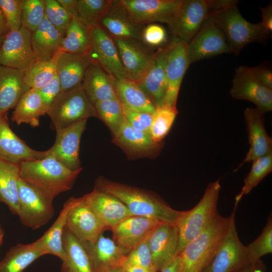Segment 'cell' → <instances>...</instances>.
Returning a JSON list of instances; mask_svg holds the SVG:
<instances>
[{
    "label": "cell",
    "mask_w": 272,
    "mask_h": 272,
    "mask_svg": "<svg viewBox=\"0 0 272 272\" xmlns=\"http://www.w3.org/2000/svg\"><path fill=\"white\" fill-rule=\"evenodd\" d=\"M94 187L118 198L134 216L176 223L181 212L171 208L156 193L103 176L96 179Z\"/></svg>",
    "instance_id": "6da1fadb"
},
{
    "label": "cell",
    "mask_w": 272,
    "mask_h": 272,
    "mask_svg": "<svg viewBox=\"0 0 272 272\" xmlns=\"http://www.w3.org/2000/svg\"><path fill=\"white\" fill-rule=\"evenodd\" d=\"M19 177L29 185L54 199L72 189L83 168L68 169L54 158L24 161L19 164Z\"/></svg>",
    "instance_id": "7a4b0ae2"
},
{
    "label": "cell",
    "mask_w": 272,
    "mask_h": 272,
    "mask_svg": "<svg viewBox=\"0 0 272 272\" xmlns=\"http://www.w3.org/2000/svg\"><path fill=\"white\" fill-rule=\"evenodd\" d=\"M230 217L219 213L208 226L188 243L178 254L181 272H201L221 244L229 227Z\"/></svg>",
    "instance_id": "3957f363"
},
{
    "label": "cell",
    "mask_w": 272,
    "mask_h": 272,
    "mask_svg": "<svg viewBox=\"0 0 272 272\" xmlns=\"http://www.w3.org/2000/svg\"><path fill=\"white\" fill-rule=\"evenodd\" d=\"M237 4L238 1L210 17L223 32L235 54L249 43L265 41L269 33L260 22L255 24L246 21L240 13Z\"/></svg>",
    "instance_id": "277c9868"
},
{
    "label": "cell",
    "mask_w": 272,
    "mask_h": 272,
    "mask_svg": "<svg viewBox=\"0 0 272 272\" xmlns=\"http://www.w3.org/2000/svg\"><path fill=\"white\" fill-rule=\"evenodd\" d=\"M220 189L219 180L210 183L194 207L181 212L175 223L179 232L178 254L188 243L208 226L218 212L217 204Z\"/></svg>",
    "instance_id": "5b68a950"
},
{
    "label": "cell",
    "mask_w": 272,
    "mask_h": 272,
    "mask_svg": "<svg viewBox=\"0 0 272 272\" xmlns=\"http://www.w3.org/2000/svg\"><path fill=\"white\" fill-rule=\"evenodd\" d=\"M237 1L183 0L179 11L168 26L173 39L188 43L214 14Z\"/></svg>",
    "instance_id": "8992f818"
},
{
    "label": "cell",
    "mask_w": 272,
    "mask_h": 272,
    "mask_svg": "<svg viewBox=\"0 0 272 272\" xmlns=\"http://www.w3.org/2000/svg\"><path fill=\"white\" fill-rule=\"evenodd\" d=\"M46 114L56 130L91 117H96L94 106L86 94L82 84L72 89L61 91Z\"/></svg>",
    "instance_id": "52a82bcc"
},
{
    "label": "cell",
    "mask_w": 272,
    "mask_h": 272,
    "mask_svg": "<svg viewBox=\"0 0 272 272\" xmlns=\"http://www.w3.org/2000/svg\"><path fill=\"white\" fill-rule=\"evenodd\" d=\"M235 206L227 232L213 258L201 272H239L249 265L246 246L241 242L235 226Z\"/></svg>",
    "instance_id": "ba28073f"
},
{
    "label": "cell",
    "mask_w": 272,
    "mask_h": 272,
    "mask_svg": "<svg viewBox=\"0 0 272 272\" xmlns=\"http://www.w3.org/2000/svg\"><path fill=\"white\" fill-rule=\"evenodd\" d=\"M19 216L21 223L36 230L52 219L54 215L53 199L42 193L19 178L18 180Z\"/></svg>",
    "instance_id": "9c48e42d"
},
{
    "label": "cell",
    "mask_w": 272,
    "mask_h": 272,
    "mask_svg": "<svg viewBox=\"0 0 272 272\" xmlns=\"http://www.w3.org/2000/svg\"><path fill=\"white\" fill-rule=\"evenodd\" d=\"M133 23H172L183 0H119Z\"/></svg>",
    "instance_id": "30bf717a"
},
{
    "label": "cell",
    "mask_w": 272,
    "mask_h": 272,
    "mask_svg": "<svg viewBox=\"0 0 272 272\" xmlns=\"http://www.w3.org/2000/svg\"><path fill=\"white\" fill-rule=\"evenodd\" d=\"M189 64L222 53H233L222 30L210 19L187 44Z\"/></svg>",
    "instance_id": "8fae6325"
},
{
    "label": "cell",
    "mask_w": 272,
    "mask_h": 272,
    "mask_svg": "<svg viewBox=\"0 0 272 272\" xmlns=\"http://www.w3.org/2000/svg\"><path fill=\"white\" fill-rule=\"evenodd\" d=\"M31 35L22 26L8 31L0 47V65L25 72L35 60Z\"/></svg>",
    "instance_id": "7c38bea8"
},
{
    "label": "cell",
    "mask_w": 272,
    "mask_h": 272,
    "mask_svg": "<svg viewBox=\"0 0 272 272\" xmlns=\"http://www.w3.org/2000/svg\"><path fill=\"white\" fill-rule=\"evenodd\" d=\"M230 94L235 99L252 102L262 114L272 110V90L255 78L250 67L241 65L236 69Z\"/></svg>",
    "instance_id": "4fadbf2b"
},
{
    "label": "cell",
    "mask_w": 272,
    "mask_h": 272,
    "mask_svg": "<svg viewBox=\"0 0 272 272\" xmlns=\"http://www.w3.org/2000/svg\"><path fill=\"white\" fill-rule=\"evenodd\" d=\"M87 121L82 120L67 127L56 130L55 141L53 145L47 150V157L54 158L72 170L83 168L79 158V149Z\"/></svg>",
    "instance_id": "5bb4252c"
},
{
    "label": "cell",
    "mask_w": 272,
    "mask_h": 272,
    "mask_svg": "<svg viewBox=\"0 0 272 272\" xmlns=\"http://www.w3.org/2000/svg\"><path fill=\"white\" fill-rule=\"evenodd\" d=\"M91 30L92 48L90 53L92 59L113 79H128L113 38L100 26Z\"/></svg>",
    "instance_id": "9a60e30c"
},
{
    "label": "cell",
    "mask_w": 272,
    "mask_h": 272,
    "mask_svg": "<svg viewBox=\"0 0 272 272\" xmlns=\"http://www.w3.org/2000/svg\"><path fill=\"white\" fill-rule=\"evenodd\" d=\"M112 142L131 159L153 158L161 152L163 142H156L149 133L134 129L125 120L112 135Z\"/></svg>",
    "instance_id": "2e32d148"
},
{
    "label": "cell",
    "mask_w": 272,
    "mask_h": 272,
    "mask_svg": "<svg viewBox=\"0 0 272 272\" xmlns=\"http://www.w3.org/2000/svg\"><path fill=\"white\" fill-rule=\"evenodd\" d=\"M65 226L81 242H93L105 230L84 195L77 198L68 213Z\"/></svg>",
    "instance_id": "e0dca14e"
},
{
    "label": "cell",
    "mask_w": 272,
    "mask_h": 272,
    "mask_svg": "<svg viewBox=\"0 0 272 272\" xmlns=\"http://www.w3.org/2000/svg\"><path fill=\"white\" fill-rule=\"evenodd\" d=\"M187 44L173 39L168 45L166 64L167 90L163 104L176 106L180 85L189 65Z\"/></svg>",
    "instance_id": "ac0fdd59"
},
{
    "label": "cell",
    "mask_w": 272,
    "mask_h": 272,
    "mask_svg": "<svg viewBox=\"0 0 272 272\" xmlns=\"http://www.w3.org/2000/svg\"><path fill=\"white\" fill-rule=\"evenodd\" d=\"M149 245L155 270L160 271L178 255L179 232L175 223L162 222L149 237Z\"/></svg>",
    "instance_id": "d6986e66"
},
{
    "label": "cell",
    "mask_w": 272,
    "mask_h": 272,
    "mask_svg": "<svg viewBox=\"0 0 272 272\" xmlns=\"http://www.w3.org/2000/svg\"><path fill=\"white\" fill-rule=\"evenodd\" d=\"M113 39L127 79L138 83L150 67L154 53L145 47L140 40Z\"/></svg>",
    "instance_id": "ffe728a7"
},
{
    "label": "cell",
    "mask_w": 272,
    "mask_h": 272,
    "mask_svg": "<svg viewBox=\"0 0 272 272\" xmlns=\"http://www.w3.org/2000/svg\"><path fill=\"white\" fill-rule=\"evenodd\" d=\"M48 151H38L29 147L10 128L7 113L0 114V159L19 165L21 162L44 159Z\"/></svg>",
    "instance_id": "44dd1931"
},
{
    "label": "cell",
    "mask_w": 272,
    "mask_h": 272,
    "mask_svg": "<svg viewBox=\"0 0 272 272\" xmlns=\"http://www.w3.org/2000/svg\"><path fill=\"white\" fill-rule=\"evenodd\" d=\"M90 259L94 272L120 266L131 250L124 248L103 233L93 242H81Z\"/></svg>",
    "instance_id": "7402d4cb"
},
{
    "label": "cell",
    "mask_w": 272,
    "mask_h": 272,
    "mask_svg": "<svg viewBox=\"0 0 272 272\" xmlns=\"http://www.w3.org/2000/svg\"><path fill=\"white\" fill-rule=\"evenodd\" d=\"M263 115L256 108H246L244 111L250 147L245 158L236 170L246 163L272 153V140L266 131Z\"/></svg>",
    "instance_id": "603a6c76"
},
{
    "label": "cell",
    "mask_w": 272,
    "mask_h": 272,
    "mask_svg": "<svg viewBox=\"0 0 272 272\" xmlns=\"http://www.w3.org/2000/svg\"><path fill=\"white\" fill-rule=\"evenodd\" d=\"M84 196L87 203L105 230H110L121 221L133 216L118 198L95 187L91 192Z\"/></svg>",
    "instance_id": "cb8c5ba5"
},
{
    "label": "cell",
    "mask_w": 272,
    "mask_h": 272,
    "mask_svg": "<svg viewBox=\"0 0 272 272\" xmlns=\"http://www.w3.org/2000/svg\"><path fill=\"white\" fill-rule=\"evenodd\" d=\"M159 221L144 216H131L112 227V239L118 245L131 250L160 224Z\"/></svg>",
    "instance_id": "d4e9b609"
},
{
    "label": "cell",
    "mask_w": 272,
    "mask_h": 272,
    "mask_svg": "<svg viewBox=\"0 0 272 272\" xmlns=\"http://www.w3.org/2000/svg\"><path fill=\"white\" fill-rule=\"evenodd\" d=\"M100 26L112 38L142 40L140 26L132 22L119 0L111 1L100 20Z\"/></svg>",
    "instance_id": "484cf974"
},
{
    "label": "cell",
    "mask_w": 272,
    "mask_h": 272,
    "mask_svg": "<svg viewBox=\"0 0 272 272\" xmlns=\"http://www.w3.org/2000/svg\"><path fill=\"white\" fill-rule=\"evenodd\" d=\"M168 45L154 52L152 63L138 83L156 106L163 104L167 90L166 64Z\"/></svg>",
    "instance_id": "4316f807"
},
{
    "label": "cell",
    "mask_w": 272,
    "mask_h": 272,
    "mask_svg": "<svg viewBox=\"0 0 272 272\" xmlns=\"http://www.w3.org/2000/svg\"><path fill=\"white\" fill-rule=\"evenodd\" d=\"M90 52L83 54L61 52L56 64V75L60 81L61 91L72 89L82 84L92 61Z\"/></svg>",
    "instance_id": "83f0119b"
},
{
    "label": "cell",
    "mask_w": 272,
    "mask_h": 272,
    "mask_svg": "<svg viewBox=\"0 0 272 272\" xmlns=\"http://www.w3.org/2000/svg\"><path fill=\"white\" fill-rule=\"evenodd\" d=\"M114 79L96 61L92 59L86 71L82 86L93 105L97 102L117 98Z\"/></svg>",
    "instance_id": "f1b7e54d"
},
{
    "label": "cell",
    "mask_w": 272,
    "mask_h": 272,
    "mask_svg": "<svg viewBox=\"0 0 272 272\" xmlns=\"http://www.w3.org/2000/svg\"><path fill=\"white\" fill-rule=\"evenodd\" d=\"M25 72L0 65V114L15 108L31 88L24 80Z\"/></svg>",
    "instance_id": "f546056e"
},
{
    "label": "cell",
    "mask_w": 272,
    "mask_h": 272,
    "mask_svg": "<svg viewBox=\"0 0 272 272\" xmlns=\"http://www.w3.org/2000/svg\"><path fill=\"white\" fill-rule=\"evenodd\" d=\"M77 198L71 197L63 204L59 216L44 234L35 241L33 245L44 252L45 254H52L61 261L64 257L62 236L66 225L69 212L75 203Z\"/></svg>",
    "instance_id": "4dcf8cb0"
},
{
    "label": "cell",
    "mask_w": 272,
    "mask_h": 272,
    "mask_svg": "<svg viewBox=\"0 0 272 272\" xmlns=\"http://www.w3.org/2000/svg\"><path fill=\"white\" fill-rule=\"evenodd\" d=\"M63 37L45 16L37 30L32 33V48L37 60H47L59 50Z\"/></svg>",
    "instance_id": "1f68e13d"
},
{
    "label": "cell",
    "mask_w": 272,
    "mask_h": 272,
    "mask_svg": "<svg viewBox=\"0 0 272 272\" xmlns=\"http://www.w3.org/2000/svg\"><path fill=\"white\" fill-rule=\"evenodd\" d=\"M115 93L121 104L132 110L153 114L156 105L139 85L130 80L114 79Z\"/></svg>",
    "instance_id": "d6a6232c"
},
{
    "label": "cell",
    "mask_w": 272,
    "mask_h": 272,
    "mask_svg": "<svg viewBox=\"0 0 272 272\" xmlns=\"http://www.w3.org/2000/svg\"><path fill=\"white\" fill-rule=\"evenodd\" d=\"M64 257L60 272H94L82 243L65 227L62 236Z\"/></svg>",
    "instance_id": "836d02e7"
},
{
    "label": "cell",
    "mask_w": 272,
    "mask_h": 272,
    "mask_svg": "<svg viewBox=\"0 0 272 272\" xmlns=\"http://www.w3.org/2000/svg\"><path fill=\"white\" fill-rule=\"evenodd\" d=\"M19 165L0 159V202L5 203L12 214L19 213Z\"/></svg>",
    "instance_id": "e575fe53"
},
{
    "label": "cell",
    "mask_w": 272,
    "mask_h": 272,
    "mask_svg": "<svg viewBox=\"0 0 272 272\" xmlns=\"http://www.w3.org/2000/svg\"><path fill=\"white\" fill-rule=\"evenodd\" d=\"M92 48L91 30L77 17H73L63 36L59 50L64 52L83 54Z\"/></svg>",
    "instance_id": "d590c367"
},
{
    "label": "cell",
    "mask_w": 272,
    "mask_h": 272,
    "mask_svg": "<svg viewBox=\"0 0 272 272\" xmlns=\"http://www.w3.org/2000/svg\"><path fill=\"white\" fill-rule=\"evenodd\" d=\"M45 255L32 243L12 246L0 261V272H22L37 259Z\"/></svg>",
    "instance_id": "8d00e7d4"
},
{
    "label": "cell",
    "mask_w": 272,
    "mask_h": 272,
    "mask_svg": "<svg viewBox=\"0 0 272 272\" xmlns=\"http://www.w3.org/2000/svg\"><path fill=\"white\" fill-rule=\"evenodd\" d=\"M44 115L42 102L37 89L31 88L19 101L11 119L18 125L27 123L33 127L39 124V118Z\"/></svg>",
    "instance_id": "74e56055"
},
{
    "label": "cell",
    "mask_w": 272,
    "mask_h": 272,
    "mask_svg": "<svg viewBox=\"0 0 272 272\" xmlns=\"http://www.w3.org/2000/svg\"><path fill=\"white\" fill-rule=\"evenodd\" d=\"M62 51L59 50L47 60H35L25 71L24 80L31 88L39 89L48 84L56 75L57 60Z\"/></svg>",
    "instance_id": "f35d334b"
},
{
    "label": "cell",
    "mask_w": 272,
    "mask_h": 272,
    "mask_svg": "<svg viewBox=\"0 0 272 272\" xmlns=\"http://www.w3.org/2000/svg\"><path fill=\"white\" fill-rule=\"evenodd\" d=\"M176 106L163 104L157 106L152 114L150 135L156 142H162L178 114Z\"/></svg>",
    "instance_id": "ab89813d"
},
{
    "label": "cell",
    "mask_w": 272,
    "mask_h": 272,
    "mask_svg": "<svg viewBox=\"0 0 272 272\" xmlns=\"http://www.w3.org/2000/svg\"><path fill=\"white\" fill-rule=\"evenodd\" d=\"M96 117L115 134L125 120L122 105L117 98L97 102L94 105Z\"/></svg>",
    "instance_id": "60d3db41"
},
{
    "label": "cell",
    "mask_w": 272,
    "mask_h": 272,
    "mask_svg": "<svg viewBox=\"0 0 272 272\" xmlns=\"http://www.w3.org/2000/svg\"><path fill=\"white\" fill-rule=\"evenodd\" d=\"M272 171V153L252 161L251 170L244 180L241 191L236 196L235 206Z\"/></svg>",
    "instance_id": "b9f144b4"
},
{
    "label": "cell",
    "mask_w": 272,
    "mask_h": 272,
    "mask_svg": "<svg viewBox=\"0 0 272 272\" xmlns=\"http://www.w3.org/2000/svg\"><path fill=\"white\" fill-rule=\"evenodd\" d=\"M112 0H79L77 17L89 29L100 26V20Z\"/></svg>",
    "instance_id": "7bdbcfd3"
},
{
    "label": "cell",
    "mask_w": 272,
    "mask_h": 272,
    "mask_svg": "<svg viewBox=\"0 0 272 272\" xmlns=\"http://www.w3.org/2000/svg\"><path fill=\"white\" fill-rule=\"evenodd\" d=\"M249 264H257L260 258L272 253V218L270 214L260 235L246 246Z\"/></svg>",
    "instance_id": "ee69618b"
},
{
    "label": "cell",
    "mask_w": 272,
    "mask_h": 272,
    "mask_svg": "<svg viewBox=\"0 0 272 272\" xmlns=\"http://www.w3.org/2000/svg\"><path fill=\"white\" fill-rule=\"evenodd\" d=\"M45 16L42 0H24L21 26L31 33L35 32Z\"/></svg>",
    "instance_id": "f6af8a7d"
},
{
    "label": "cell",
    "mask_w": 272,
    "mask_h": 272,
    "mask_svg": "<svg viewBox=\"0 0 272 272\" xmlns=\"http://www.w3.org/2000/svg\"><path fill=\"white\" fill-rule=\"evenodd\" d=\"M45 16L63 37L72 18L56 0H42Z\"/></svg>",
    "instance_id": "bcb514c9"
},
{
    "label": "cell",
    "mask_w": 272,
    "mask_h": 272,
    "mask_svg": "<svg viewBox=\"0 0 272 272\" xmlns=\"http://www.w3.org/2000/svg\"><path fill=\"white\" fill-rule=\"evenodd\" d=\"M150 234L130 250L126 256L124 261L156 272L153 265L149 245Z\"/></svg>",
    "instance_id": "7dc6e473"
},
{
    "label": "cell",
    "mask_w": 272,
    "mask_h": 272,
    "mask_svg": "<svg viewBox=\"0 0 272 272\" xmlns=\"http://www.w3.org/2000/svg\"><path fill=\"white\" fill-rule=\"evenodd\" d=\"M24 2V0H0V8L6 19L8 31L21 28Z\"/></svg>",
    "instance_id": "c3c4849f"
},
{
    "label": "cell",
    "mask_w": 272,
    "mask_h": 272,
    "mask_svg": "<svg viewBox=\"0 0 272 272\" xmlns=\"http://www.w3.org/2000/svg\"><path fill=\"white\" fill-rule=\"evenodd\" d=\"M122 107L125 120L130 126L137 130L150 134L152 114L134 111L122 105Z\"/></svg>",
    "instance_id": "681fc988"
},
{
    "label": "cell",
    "mask_w": 272,
    "mask_h": 272,
    "mask_svg": "<svg viewBox=\"0 0 272 272\" xmlns=\"http://www.w3.org/2000/svg\"><path fill=\"white\" fill-rule=\"evenodd\" d=\"M37 90L42 102L44 113L46 114L61 92V85L57 75L45 86Z\"/></svg>",
    "instance_id": "f907efd6"
},
{
    "label": "cell",
    "mask_w": 272,
    "mask_h": 272,
    "mask_svg": "<svg viewBox=\"0 0 272 272\" xmlns=\"http://www.w3.org/2000/svg\"><path fill=\"white\" fill-rule=\"evenodd\" d=\"M166 32L160 25L151 24L142 32V40L149 45L156 46L164 43L166 40Z\"/></svg>",
    "instance_id": "816d5d0a"
},
{
    "label": "cell",
    "mask_w": 272,
    "mask_h": 272,
    "mask_svg": "<svg viewBox=\"0 0 272 272\" xmlns=\"http://www.w3.org/2000/svg\"><path fill=\"white\" fill-rule=\"evenodd\" d=\"M255 78L264 86L272 90V72L266 66L258 65L250 67Z\"/></svg>",
    "instance_id": "f5cc1de1"
},
{
    "label": "cell",
    "mask_w": 272,
    "mask_h": 272,
    "mask_svg": "<svg viewBox=\"0 0 272 272\" xmlns=\"http://www.w3.org/2000/svg\"><path fill=\"white\" fill-rule=\"evenodd\" d=\"M261 11L262 21L261 26L269 33L272 31V4L271 2L266 7H259Z\"/></svg>",
    "instance_id": "db71d44e"
},
{
    "label": "cell",
    "mask_w": 272,
    "mask_h": 272,
    "mask_svg": "<svg viewBox=\"0 0 272 272\" xmlns=\"http://www.w3.org/2000/svg\"><path fill=\"white\" fill-rule=\"evenodd\" d=\"M60 6L72 17L77 13L79 0H56Z\"/></svg>",
    "instance_id": "11a10c76"
},
{
    "label": "cell",
    "mask_w": 272,
    "mask_h": 272,
    "mask_svg": "<svg viewBox=\"0 0 272 272\" xmlns=\"http://www.w3.org/2000/svg\"><path fill=\"white\" fill-rule=\"evenodd\" d=\"M161 272H181L179 256L174 258L165 265L160 270Z\"/></svg>",
    "instance_id": "9f6ffc18"
},
{
    "label": "cell",
    "mask_w": 272,
    "mask_h": 272,
    "mask_svg": "<svg viewBox=\"0 0 272 272\" xmlns=\"http://www.w3.org/2000/svg\"><path fill=\"white\" fill-rule=\"evenodd\" d=\"M120 267L124 272H154L145 268L127 263L124 260Z\"/></svg>",
    "instance_id": "6f0895ef"
},
{
    "label": "cell",
    "mask_w": 272,
    "mask_h": 272,
    "mask_svg": "<svg viewBox=\"0 0 272 272\" xmlns=\"http://www.w3.org/2000/svg\"><path fill=\"white\" fill-rule=\"evenodd\" d=\"M6 31L8 32L6 19L0 8V37L2 36Z\"/></svg>",
    "instance_id": "680465c9"
},
{
    "label": "cell",
    "mask_w": 272,
    "mask_h": 272,
    "mask_svg": "<svg viewBox=\"0 0 272 272\" xmlns=\"http://www.w3.org/2000/svg\"><path fill=\"white\" fill-rule=\"evenodd\" d=\"M258 263L255 265H250L249 264L244 268H243L239 272H259L260 271L258 268Z\"/></svg>",
    "instance_id": "91938a15"
},
{
    "label": "cell",
    "mask_w": 272,
    "mask_h": 272,
    "mask_svg": "<svg viewBox=\"0 0 272 272\" xmlns=\"http://www.w3.org/2000/svg\"><path fill=\"white\" fill-rule=\"evenodd\" d=\"M103 272H124L120 266L110 268Z\"/></svg>",
    "instance_id": "94428289"
},
{
    "label": "cell",
    "mask_w": 272,
    "mask_h": 272,
    "mask_svg": "<svg viewBox=\"0 0 272 272\" xmlns=\"http://www.w3.org/2000/svg\"><path fill=\"white\" fill-rule=\"evenodd\" d=\"M4 236V231L0 225V247L3 242V239Z\"/></svg>",
    "instance_id": "6125c7cd"
},
{
    "label": "cell",
    "mask_w": 272,
    "mask_h": 272,
    "mask_svg": "<svg viewBox=\"0 0 272 272\" xmlns=\"http://www.w3.org/2000/svg\"></svg>",
    "instance_id": "be15d7a7"
}]
</instances>
